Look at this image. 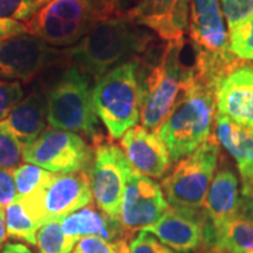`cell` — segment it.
I'll return each instance as SVG.
<instances>
[{"label": "cell", "instance_id": "4", "mask_svg": "<svg viewBox=\"0 0 253 253\" xmlns=\"http://www.w3.org/2000/svg\"><path fill=\"white\" fill-rule=\"evenodd\" d=\"M120 14L103 0H52L26 23L27 32L60 48L72 47L97 24Z\"/></svg>", "mask_w": 253, "mask_h": 253}, {"label": "cell", "instance_id": "36", "mask_svg": "<svg viewBox=\"0 0 253 253\" xmlns=\"http://www.w3.org/2000/svg\"><path fill=\"white\" fill-rule=\"evenodd\" d=\"M0 253H33L31 251L27 246L23 244H19V243H15V244H6L4 248H2Z\"/></svg>", "mask_w": 253, "mask_h": 253}, {"label": "cell", "instance_id": "8", "mask_svg": "<svg viewBox=\"0 0 253 253\" xmlns=\"http://www.w3.org/2000/svg\"><path fill=\"white\" fill-rule=\"evenodd\" d=\"M18 199L28 216L41 227L91 203L89 172L52 173L39 188Z\"/></svg>", "mask_w": 253, "mask_h": 253}, {"label": "cell", "instance_id": "3", "mask_svg": "<svg viewBox=\"0 0 253 253\" xmlns=\"http://www.w3.org/2000/svg\"><path fill=\"white\" fill-rule=\"evenodd\" d=\"M183 68L181 40L155 45L137 61L140 121L149 131H156L172 108L181 90Z\"/></svg>", "mask_w": 253, "mask_h": 253}, {"label": "cell", "instance_id": "22", "mask_svg": "<svg viewBox=\"0 0 253 253\" xmlns=\"http://www.w3.org/2000/svg\"><path fill=\"white\" fill-rule=\"evenodd\" d=\"M211 248L224 253L253 252V224L242 217L212 225L209 221L203 249Z\"/></svg>", "mask_w": 253, "mask_h": 253}, {"label": "cell", "instance_id": "10", "mask_svg": "<svg viewBox=\"0 0 253 253\" xmlns=\"http://www.w3.org/2000/svg\"><path fill=\"white\" fill-rule=\"evenodd\" d=\"M94 150L74 131L45 129L23 148V160L53 173L89 172Z\"/></svg>", "mask_w": 253, "mask_h": 253}, {"label": "cell", "instance_id": "38", "mask_svg": "<svg viewBox=\"0 0 253 253\" xmlns=\"http://www.w3.org/2000/svg\"><path fill=\"white\" fill-rule=\"evenodd\" d=\"M103 1H107L109 2V4H112L115 6V8L118 9V12L120 14H122V11H121V4L123 2V0H103Z\"/></svg>", "mask_w": 253, "mask_h": 253}, {"label": "cell", "instance_id": "33", "mask_svg": "<svg viewBox=\"0 0 253 253\" xmlns=\"http://www.w3.org/2000/svg\"><path fill=\"white\" fill-rule=\"evenodd\" d=\"M17 189L12 170L0 169V207L6 208L17 199Z\"/></svg>", "mask_w": 253, "mask_h": 253}, {"label": "cell", "instance_id": "34", "mask_svg": "<svg viewBox=\"0 0 253 253\" xmlns=\"http://www.w3.org/2000/svg\"><path fill=\"white\" fill-rule=\"evenodd\" d=\"M239 217L253 224V182L242 183Z\"/></svg>", "mask_w": 253, "mask_h": 253}, {"label": "cell", "instance_id": "2", "mask_svg": "<svg viewBox=\"0 0 253 253\" xmlns=\"http://www.w3.org/2000/svg\"><path fill=\"white\" fill-rule=\"evenodd\" d=\"M218 84L202 77L181 86L172 108L156 134L177 163L197 149L213 134Z\"/></svg>", "mask_w": 253, "mask_h": 253}, {"label": "cell", "instance_id": "17", "mask_svg": "<svg viewBox=\"0 0 253 253\" xmlns=\"http://www.w3.org/2000/svg\"><path fill=\"white\" fill-rule=\"evenodd\" d=\"M121 148L134 170L150 178H163L171 168L170 155L162 140L142 126L125 132Z\"/></svg>", "mask_w": 253, "mask_h": 253}, {"label": "cell", "instance_id": "13", "mask_svg": "<svg viewBox=\"0 0 253 253\" xmlns=\"http://www.w3.org/2000/svg\"><path fill=\"white\" fill-rule=\"evenodd\" d=\"M169 208L162 186L134 170L126 181L119 219L123 229L134 235L156 223Z\"/></svg>", "mask_w": 253, "mask_h": 253}, {"label": "cell", "instance_id": "40", "mask_svg": "<svg viewBox=\"0 0 253 253\" xmlns=\"http://www.w3.org/2000/svg\"><path fill=\"white\" fill-rule=\"evenodd\" d=\"M249 253H253V252H249Z\"/></svg>", "mask_w": 253, "mask_h": 253}, {"label": "cell", "instance_id": "29", "mask_svg": "<svg viewBox=\"0 0 253 253\" xmlns=\"http://www.w3.org/2000/svg\"><path fill=\"white\" fill-rule=\"evenodd\" d=\"M72 253H129V244H113L97 237H84L77 243Z\"/></svg>", "mask_w": 253, "mask_h": 253}, {"label": "cell", "instance_id": "25", "mask_svg": "<svg viewBox=\"0 0 253 253\" xmlns=\"http://www.w3.org/2000/svg\"><path fill=\"white\" fill-rule=\"evenodd\" d=\"M53 172L42 168L25 162L12 170V175L17 189V198H23L39 188Z\"/></svg>", "mask_w": 253, "mask_h": 253}, {"label": "cell", "instance_id": "35", "mask_svg": "<svg viewBox=\"0 0 253 253\" xmlns=\"http://www.w3.org/2000/svg\"><path fill=\"white\" fill-rule=\"evenodd\" d=\"M24 33H28L26 25L12 19L0 18V42L9 38L21 36Z\"/></svg>", "mask_w": 253, "mask_h": 253}, {"label": "cell", "instance_id": "23", "mask_svg": "<svg viewBox=\"0 0 253 253\" xmlns=\"http://www.w3.org/2000/svg\"><path fill=\"white\" fill-rule=\"evenodd\" d=\"M4 210L7 235L37 246V233L40 226L26 213L21 202L17 198Z\"/></svg>", "mask_w": 253, "mask_h": 253}, {"label": "cell", "instance_id": "30", "mask_svg": "<svg viewBox=\"0 0 253 253\" xmlns=\"http://www.w3.org/2000/svg\"><path fill=\"white\" fill-rule=\"evenodd\" d=\"M220 8L230 32L253 13V0H220Z\"/></svg>", "mask_w": 253, "mask_h": 253}, {"label": "cell", "instance_id": "12", "mask_svg": "<svg viewBox=\"0 0 253 253\" xmlns=\"http://www.w3.org/2000/svg\"><path fill=\"white\" fill-rule=\"evenodd\" d=\"M65 50L24 33L0 42V78L27 82L65 58Z\"/></svg>", "mask_w": 253, "mask_h": 253}, {"label": "cell", "instance_id": "26", "mask_svg": "<svg viewBox=\"0 0 253 253\" xmlns=\"http://www.w3.org/2000/svg\"><path fill=\"white\" fill-rule=\"evenodd\" d=\"M230 50L243 61H253V13L229 32Z\"/></svg>", "mask_w": 253, "mask_h": 253}, {"label": "cell", "instance_id": "9", "mask_svg": "<svg viewBox=\"0 0 253 253\" xmlns=\"http://www.w3.org/2000/svg\"><path fill=\"white\" fill-rule=\"evenodd\" d=\"M223 17L218 0L190 1L189 37L204 53L209 69L220 79L245 62L230 50Z\"/></svg>", "mask_w": 253, "mask_h": 253}, {"label": "cell", "instance_id": "14", "mask_svg": "<svg viewBox=\"0 0 253 253\" xmlns=\"http://www.w3.org/2000/svg\"><path fill=\"white\" fill-rule=\"evenodd\" d=\"M209 219L202 209L170 207L153 225L143 231L151 233L178 253H194L203 249Z\"/></svg>", "mask_w": 253, "mask_h": 253}, {"label": "cell", "instance_id": "1", "mask_svg": "<svg viewBox=\"0 0 253 253\" xmlns=\"http://www.w3.org/2000/svg\"><path fill=\"white\" fill-rule=\"evenodd\" d=\"M155 45L156 38L147 27L122 13L101 21L65 53L96 82L112 69L143 58Z\"/></svg>", "mask_w": 253, "mask_h": 253}, {"label": "cell", "instance_id": "5", "mask_svg": "<svg viewBox=\"0 0 253 253\" xmlns=\"http://www.w3.org/2000/svg\"><path fill=\"white\" fill-rule=\"evenodd\" d=\"M91 79L71 66L47 93V122L50 128L74 131L95 142L102 137L93 100Z\"/></svg>", "mask_w": 253, "mask_h": 253}, {"label": "cell", "instance_id": "20", "mask_svg": "<svg viewBox=\"0 0 253 253\" xmlns=\"http://www.w3.org/2000/svg\"><path fill=\"white\" fill-rule=\"evenodd\" d=\"M216 137L235 158L242 183L253 182V130L224 114H216Z\"/></svg>", "mask_w": 253, "mask_h": 253}, {"label": "cell", "instance_id": "11", "mask_svg": "<svg viewBox=\"0 0 253 253\" xmlns=\"http://www.w3.org/2000/svg\"><path fill=\"white\" fill-rule=\"evenodd\" d=\"M132 171L134 168L120 145L103 136L94 142L90 190L96 208L107 216L119 219L126 181Z\"/></svg>", "mask_w": 253, "mask_h": 253}, {"label": "cell", "instance_id": "32", "mask_svg": "<svg viewBox=\"0 0 253 253\" xmlns=\"http://www.w3.org/2000/svg\"><path fill=\"white\" fill-rule=\"evenodd\" d=\"M129 253H178L164 245L156 237L147 232L138 231L135 237L129 242Z\"/></svg>", "mask_w": 253, "mask_h": 253}, {"label": "cell", "instance_id": "37", "mask_svg": "<svg viewBox=\"0 0 253 253\" xmlns=\"http://www.w3.org/2000/svg\"><path fill=\"white\" fill-rule=\"evenodd\" d=\"M6 237H7V231L5 224V210L4 208H0V249L5 243Z\"/></svg>", "mask_w": 253, "mask_h": 253}, {"label": "cell", "instance_id": "39", "mask_svg": "<svg viewBox=\"0 0 253 253\" xmlns=\"http://www.w3.org/2000/svg\"><path fill=\"white\" fill-rule=\"evenodd\" d=\"M197 253H224V252H221L219 250H216V249L205 248V249H202L201 251H198Z\"/></svg>", "mask_w": 253, "mask_h": 253}, {"label": "cell", "instance_id": "15", "mask_svg": "<svg viewBox=\"0 0 253 253\" xmlns=\"http://www.w3.org/2000/svg\"><path fill=\"white\" fill-rule=\"evenodd\" d=\"M191 0H137L125 12L126 17L149 28L166 42L184 38L189 28Z\"/></svg>", "mask_w": 253, "mask_h": 253}, {"label": "cell", "instance_id": "24", "mask_svg": "<svg viewBox=\"0 0 253 253\" xmlns=\"http://www.w3.org/2000/svg\"><path fill=\"white\" fill-rule=\"evenodd\" d=\"M60 219L50 220L38 230L37 246L40 253H72L77 245V240L63 233Z\"/></svg>", "mask_w": 253, "mask_h": 253}, {"label": "cell", "instance_id": "28", "mask_svg": "<svg viewBox=\"0 0 253 253\" xmlns=\"http://www.w3.org/2000/svg\"><path fill=\"white\" fill-rule=\"evenodd\" d=\"M52 0H0V18L26 24Z\"/></svg>", "mask_w": 253, "mask_h": 253}, {"label": "cell", "instance_id": "31", "mask_svg": "<svg viewBox=\"0 0 253 253\" xmlns=\"http://www.w3.org/2000/svg\"><path fill=\"white\" fill-rule=\"evenodd\" d=\"M24 97V89L18 81L0 80V121L8 118L9 113Z\"/></svg>", "mask_w": 253, "mask_h": 253}, {"label": "cell", "instance_id": "27", "mask_svg": "<svg viewBox=\"0 0 253 253\" xmlns=\"http://www.w3.org/2000/svg\"><path fill=\"white\" fill-rule=\"evenodd\" d=\"M23 160V145L6 120L0 121V169L14 170Z\"/></svg>", "mask_w": 253, "mask_h": 253}, {"label": "cell", "instance_id": "7", "mask_svg": "<svg viewBox=\"0 0 253 253\" xmlns=\"http://www.w3.org/2000/svg\"><path fill=\"white\" fill-rule=\"evenodd\" d=\"M219 158V142L212 134L194 153L179 160L161 184L170 207L203 208Z\"/></svg>", "mask_w": 253, "mask_h": 253}, {"label": "cell", "instance_id": "21", "mask_svg": "<svg viewBox=\"0 0 253 253\" xmlns=\"http://www.w3.org/2000/svg\"><path fill=\"white\" fill-rule=\"evenodd\" d=\"M21 145L26 147L46 129L47 94L33 90L18 102L6 119Z\"/></svg>", "mask_w": 253, "mask_h": 253}, {"label": "cell", "instance_id": "19", "mask_svg": "<svg viewBox=\"0 0 253 253\" xmlns=\"http://www.w3.org/2000/svg\"><path fill=\"white\" fill-rule=\"evenodd\" d=\"M203 210L212 225L239 217L240 191L238 177L229 167L217 169L205 197Z\"/></svg>", "mask_w": 253, "mask_h": 253}, {"label": "cell", "instance_id": "41", "mask_svg": "<svg viewBox=\"0 0 253 253\" xmlns=\"http://www.w3.org/2000/svg\"><path fill=\"white\" fill-rule=\"evenodd\" d=\"M0 208H1V207H0Z\"/></svg>", "mask_w": 253, "mask_h": 253}, {"label": "cell", "instance_id": "16", "mask_svg": "<svg viewBox=\"0 0 253 253\" xmlns=\"http://www.w3.org/2000/svg\"><path fill=\"white\" fill-rule=\"evenodd\" d=\"M218 113L253 130V65L243 62L221 79L216 89Z\"/></svg>", "mask_w": 253, "mask_h": 253}, {"label": "cell", "instance_id": "6", "mask_svg": "<svg viewBox=\"0 0 253 253\" xmlns=\"http://www.w3.org/2000/svg\"><path fill=\"white\" fill-rule=\"evenodd\" d=\"M137 61L119 66L95 82V110L113 140L121 138L128 129L140 121Z\"/></svg>", "mask_w": 253, "mask_h": 253}, {"label": "cell", "instance_id": "18", "mask_svg": "<svg viewBox=\"0 0 253 253\" xmlns=\"http://www.w3.org/2000/svg\"><path fill=\"white\" fill-rule=\"evenodd\" d=\"M60 221L63 233L77 242L84 237H97L113 244H129L132 238V235L123 229L120 219L107 216L91 203L61 218Z\"/></svg>", "mask_w": 253, "mask_h": 253}]
</instances>
